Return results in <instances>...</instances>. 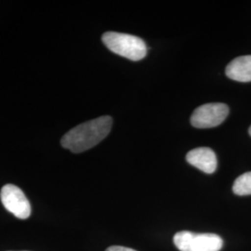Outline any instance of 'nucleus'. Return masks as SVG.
<instances>
[{
	"mask_svg": "<svg viewBox=\"0 0 251 251\" xmlns=\"http://www.w3.org/2000/svg\"><path fill=\"white\" fill-rule=\"evenodd\" d=\"M113 119L109 116L87 121L69 130L61 140L63 148L75 153L85 152L104 140L110 133Z\"/></svg>",
	"mask_w": 251,
	"mask_h": 251,
	"instance_id": "nucleus-1",
	"label": "nucleus"
},
{
	"mask_svg": "<svg viewBox=\"0 0 251 251\" xmlns=\"http://www.w3.org/2000/svg\"><path fill=\"white\" fill-rule=\"evenodd\" d=\"M101 40L112 52L134 62L143 60L147 53V47L144 40L138 36L106 32L102 35Z\"/></svg>",
	"mask_w": 251,
	"mask_h": 251,
	"instance_id": "nucleus-2",
	"label": "nucleus"
},
{
	"mask_svg": "<svg viewBox=\"0 0 251 251\" xmlns=\"http://www.w3.org/2000/svg\"><path fill=\"white\" fill-rule=\"evenodd\" d=\"M179 251H220L224 246L221 236L214 233H197L181 231L173 237Z\"/></svg>",
	"mask_w": 251,
	"mask_h": 251,
	"instance_id": "nucleus-3",
	"label": "nucleus"
},
{
	"mask_svg": "<svg viewBox=\"0 0 251 251\" xmlns=\"http://www.w3.org/2000/svg\"><path fill=\"white\" fill-rule=\"evenodd\" d=\"M228 115L229 107L225 103H206L195 110L191 117V124L197 128H210L221 125Z\"/></svg>",
	"mask_w": 251,
	"mask_h": 251,
	"instance_id": "nucleus-4",
	"label": "nucleus"
},
{
	"mask_svg": "<svg viewBox=\"0 0 251 251\" xmlns=\"http://www.w3.org/2000/svg\"><path fill=\"white\" fill-rule=\"evenodd\" d=\"M0 198L5 208L20 220H26L31 215V205L25 193L13 184H6L0 192Z\"/></svg>",
	"mask_w": 251,
	"mask_h": 251,
	"instance_id": "nucleus-5",
	"label": "nucleus"
},
{
	"mask_svg": "<svg viewBox=\"0 0 251 251\" xmlns=\"http://www.w3.org/2000/svg\"><path fill=\"white\" fill-rule=\"evenodd\" d=\"M186 160L190 165L206 174H212L217 170V156L214 151L208 147H199L190 151L186 155Z\"/></svg>",
	"mask_w": 251,
	"mask_h": 251,
	"instance_id": "nucleus-6",
	"label": "nucleus"
},
{
	"mask_svg": "<svg viewBox=\"0 0 251 251\" xmlns=\"http://www.w3.org/2000/svg\"><path fill=\"white\" fill-rule=\"evenodd\" d=\"M226 75L238 82L251 81V55H245L235 58L226 67Z\"/></svg>",
	"mask_w": 251,
	"mask_h": 251,
	"instance_id": "nucleus-7",
	"label": "nucleus"
},
{
	"mask_svg": "<svg viewBox=\"0 0 251 251\" xmlns=\"http://www.w3.org/2000/svg\"><path fill=\"white\" fill-rule=\"evenodd\" d=\"M233 192L240 197L251 195V172L244 173L235 179Z\"/></svg>",
	"mask_w": 251,
	"mask_h": 251,
	"instance_id": "nucleus-8",
	"label": "nucleus"
},
{
	"mask_svg": "<svg viewBox=\"0 0 251 251\" xmlns=\"http://www.w3.org/2000/svg\"><path fill=\"white\" fill-rule=\"evenodd\" d=\"M105 251H137L129 249V248H125V247H121V246H112L110 248H108Z\"/></svg>",
	"mask_w": 251,
	"mask_h": 251,
	"instance_id": "nucleus-9",
	"label": "nucleus"
},
{
	"mask_svg": "<svg viewBox=\"0 0 251 251\" xmlns=\"http://www.w3.org/2000/svg\"><path fill=\"white\" fill-rule=\"evenodd\" d=\"M249 133H250V135L251 136V126L250 127V130H249Z\"/></svg>",
	"mask_w": 251,
	"mask_h": 251,
	"instance_id": "nucleus-10",
	"label": "nucleus"
}]
</instances>
